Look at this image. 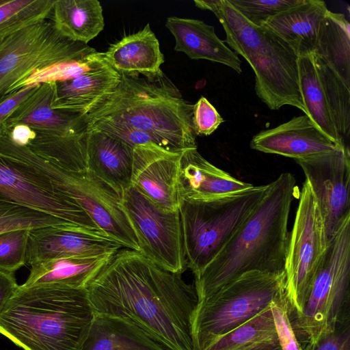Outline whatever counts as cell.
<instances>
[{
	"instance_id": "6da1fadb",
	"label": "cell",
	"mask_w": 350,
	"mask_h": 350,
	"mask_svg": "<svg viewBox=\"0 0 350 350\" xmlns=\"http://www.w3.org/2000/svg\"><path fill=\"white\" fill-rule=\"evenodd\" d=\"M94 314L127 321L167 350H193L194 285L122 248L86 287Z\"/></svg>"
},
{
	"instance_id": "7a4b0ae2",
	"label": "cell",
	"mask_w": 350,
	"mask_h": 350,
	"mask_svg": "<svg viewBox=\"0 0 350 350\" xmlns=\"http://www.w3.org/2000/svg\"><path fill=\"white\" fill-rule=\"evenodd\" d=\"M297 187L294 176L282 173L215 258L195 276L198 302L249 271L285 272L288 222Z\"/></svg>"
},
{
	"instance_id": "3957f363",
	"label": "cell",
	"mask_w": 350,
	"mask_h": 350,
	"mask_svg": "<svg viewBox=\"0 0 350 350\" xmlns=\"http://www.w3.org/2000/svg\"><path fill=\"white\" fill-rule=\"evenodd\" d=\"M94 317L86 288L22 284L0 312V334L23 350H81Z\"/></svg>"
},
{
	"instance_id": "277c9868",
	"label": "cell",
	"mask_w": 350,
	"mask_h": 350,
	"mask_svg": "<svg viewBox=\"0 0 350 350\" xmlns=\"http://www.w3.org/2000/svg\"><path fill=\"white\" fill-rule=\"evenodd\" d=\"M193 105L187 102L165 75L155 79L121 75L113 92L85 116L86 122H121L148 133L170 151L197 148Z\"/></svg>"
},
{
	"instance_id": "5b68a950",
	"label": "cell",
	"mask_w": 350,
	"mask_h": 350,
	"mask_svg": "<svg viewBox=\"0 0 350 350\" xmlns=\"http://www.w3.org/2000/svg\"><path fill=\"white\" fill-rule=\"evenodd\" d=\"M195 5L209 10L226 33L224 42L241 55L255 75L258 97L271 110L291 105L306 115L299 87V57L275 33L248 22L227 0H194Z\"/></svg>"
},
{
	"instance_id": "8992f818",
	"label": "cell",
	"mask_w": 350,
	"mask_h": 350,
	"mask_svg": "<svg viewBox=\"0 0 350 350\" xmlns=\"http://www.w3.org/2000/svg\"><path fill=\"white\" fill-rule=\"evenodd\" d=\"M269 184L213 199H180L184 252L194 276L215 258L265 196Z\"/></svg>"
},
{
	"instance_id": "52a82bcc",
	"label": "cell",
	"mask_w": 350,
	"mask_h": 350,
	"mask_svg": "<svg viewBox=\"0 0 350 350\" xmlns=\"http://www.w3.org/2000/svg\"><path fill=\"white\" fill-rule=\"evenodd\" d=\"M349 282L350 216L327 243L301 312L289 317L303 350H314L338 328L349 300Z\"/></svg>"
},
{
	"instance_id": "ba28073f",
	"label": "cell",
	"mask_w": 350,
	"mask_h": 350,
	"mask_svg": "<svg viewBox=\"0 0 350 350\" xmlns=\"http://www.w3.org/2000/svg\"><path fill=\"white\" fill-rule=\"evenodd\" d=\"M286 298V274L246 272L198 303L192 323L193 350H204L252 319L273 301Z\"/></svg>"
},
{
	"instance_id": "9c48e42d",
	"label": "cell",
	"mask_w": 350,
	"mask_h": 350,
	"mask_svg": "<svg viewBox=\"0 0 350 350\" xmlns=\"http://www.w3.org/2000/svg\"><path fill=\"white\" fill-rule=\"evenodd\" d=\"M95 51L65 37L48 19L26 26L0 44V96L18 90L38 71Z\"/></svg>"
},
{
	"instance_id": "30bf717a",
	"label": "cell",
	"mask_w": 350,
	"mask_h": 350,
	"mask_svg": "<svg viewBox=\"0 0 350 350\" xmlns=\"http://www.w3.org/2000/svg\"><path fill=\"white\" fill-rule=\"evenodd\" d=\"M327 247L323 220L305 180L286 254V299L289 317L301 312Z\"/></svg>"
},
{
	"instance_id": "8fae6325",
	"label": "cell",
	"mask_w": 350,
	"mask_h": 350,
	"mask_svg": "<svg viewBox=\"0 0 350 350\" xmlns=\"http://www.w3.org/2000/svg\"><path fill=\"white\" fill-rule=\"evenodd\" d=\"M121 204L139 252L161 268L182 274L187 267L179 211L160 209L131 185L122 194Z\"/></svg>"
},
{
	"instance_id": "7c38bea8",
	"label": "cell",
	"mask_w": 350,
	"mask_h": 350,
	"mask_svg": "<svg viewBox=\"0 0 350 350\" xmlns=\"http://www.w3.org/2000/svg\"><path fill=\"white\" fill-rule=\"evenodd\" d=\"M46 176L60 193L75 202L100 230L124 248L139 252L135 233L121 204V196L89 170L71 172L55 165Z\"/></svg>"
},
{
	"instance_id": "4fadbf2b",
	"label": "cell",
	"mask_w": 350,
	"mask_h": 350,
	"mask_svg": "<svg viewBox=\"0 0 350 350\" xmlns=\"http://www.w3.org/2000/svg\"><path fill=\"white\" fill-rule=\"evenodd\" d=\"M0 200L30 207L72 225L103 232L75 202L59 192L49 179L29 164L2 153Z\"/></svg>"
},
{
	"instance_id": "5bb4252c",
	"label": "cell",
	"mask_w": 350,
	"mask_h": 350,
	"mask_svg": "<svg viewBox=\"0 0 350 350\" xmlns=\"http://www.w3.org/2000/svg\"><path fill=\"white\" fill-rule=\"evenodd\" d=\"M319 208L328 243L350 216V153L346 144L295 160Z\"/></svg>"
},
{
	"instance_id": "9a60e30c",
	"label": "cell",
	"mask_w": 350,
	"mask_h": 350,
	"mask_svg": "<svg viewBox=\"0 0 350 350\" xmlns=\"http://www.w3.org/2000/svg\"><path fill=\"white\" fill-rule=\"evenodd\" d=\"M181 154L152 142L133 148L131 185L166 212L178 210Z\"/></svg>"
},
{
	"instance_id": "2e32d148",
	"label": "cell",
	"mask_w": 350,
	"mask_h": 350,
	"mask_svg": "<svg viewBox=\"0 0 350 350\" xmlns=\"http://www.w3.org/2000/svg\"><path fill=\"white\" fill-rule=\"evenodd\" d=\"M124 248L105 233L72 225L49 226L29 230L26 264L70 257L99 256Z\"/></svg>"
},
{
	"instance_id": "e0dca14e",
	"label": "cell",
	"mask_w": 350,
	"mask_h": 350,
	"mask_svg": "<svg viewBox=\"0 0 350 350\" xmlns=\"http://www.w3.org/2000/svg\"><path fill=\"white\" fill-rule=\"evenodd\" d=\"M338 145L342 144L332 140L306 115L261 131L250 142L254 150L295 160L330 151Z\"/></svg>"
},
{
	"instance_id": "ac0fdd59",
	"label": "cell",
	"mask_w": 350,
	"mask_h": 350,
	"mask_svg": "<svg viewBox=\"0 0 350 350\" xmlns=\"http://www.w3.org/2000/svg\"><path fill=\"white\" fill-rule=\"evenodd\" d=\"M55 91V82L40 84L4 124L11 126L23 124L37 131L64 137L86 138L88 129L85 116L53 108Z\"/></svg>"
},
{
	"instance_id": "d6986e66",
	"label": "cell",
	"mask_w": 350,
	"mask_h": 350,
	"mask_svg": "<svg viewBox=\"0 0 350 350\" xmlns=\"http://www.w3.org/2000/svg\"><path fill=\"white\" fill-rule=\"evenodd\" d=\"M120 79L121 75L104 59L76 77L55 82L52 107L86 116L113 92Z\"/></svg>"
},
{
	"instance_id": "ffe728a7",
	"label": "cell",
	"mask_w": 350,
	"mask_h": 350,
	"mask_svg": "<svg viewBox=\"0 0 350 350\" xmlns=\"http://www.w3.org/2000/svg\"><path fill=\"white\" fill-rule=\"evenodd\" d=\"M252 186L211 164L197 148L182 152L179 174L180 199L208 200Z\"/></svg>"
},
{
	"instance_id": "44dd1931",
	"label": "cell",
	"mask_w": 350,
	"mask_h": 350,
	"mask_svg": "<svg viewBox=\"0 0 350 350\" xmlns=\"http://www.w3.org/2000/svg\"><path fill=\"white\" fill-rule=\"evenodd\" d=\"M103 57L120 75H142L148 79H158L164 75L161 69L164 56L149 23L136 33L111 44L103 52Z\"/></svg>"
},
{
	"instance_id": "7402d4cb",
	"label": "cell",
	"mask_w": 350,
	"mask_h": 350,
	"mask_svg": "<svg viewBox=\"0 0 350 350\" xmlns=\"http://www.w3.org/2000/svg\"><path fill=\"white\" fill-rule=\"evenodd\" d=\"M165 26L175 38L174 50L191 59H206L227 66L239 74L241 61L216 35L213 26L192 18L169 16Z\"/></svg>"
},
{
	"instance_id": "603a6c76",
	"label": "cell",
	"mask_w": 350,
	"mask_h": 350,
	"mask_svg": "<svg viewBox=\"0 0 350 350\" xmlns=\"http://www.w3.org/2000/svg\"><path fill=\"white\" fill-rule=\"evenodd\" d=\"M133 147L97 130L88 131L87 167L120 196L131 185Z\"/></svg>"
},
{
	"instance_id": "cb8c5ba5",
	"label": "cell",
	"mask_w": 350,
	"mask_h": 350,
	"mask_svg": "<svg viewBox=\"0 0 350 350\" xmlns=\"http://www.w3.org/2000/svg\"><path fill=\"white\" fill-rule=\"evenodd\" d=\"M328 12L321 0H303L269 19L264 27L286 42L298 57L312 55L321 21Z\"/></svg>"
},
{
	"instance_id": "d4e9b609",
	"label": "cell",
	"mask_w": 350,
	"mask_h": 350,
	"mask_svg": "<svg viewBox=\"0 0 350 350\" xmlns=\"http://www.w3.org/2000/svg\"><path fill=\"white\" fill-rule=\"evenodd\" d=\"M116 254V253H115ZM115 254L53 259L31 266L25 286L56 285L86 288Z\"/></svg>"
},
{
	"instance_id": "484cf974",
	"label": "cell",
	"mask_w": 350,
	"mask_h": 350,
	"mask_svg": "<svg viewBox=\"0 0 350 350\" xmlns=\"http://www.w3.org/2000/svg\"><path fill=\"white\" fill-rule=\"evenodd\" d=\"M81 350H167L124 319L94 314Z\"/></svg>"
},
{
	"instance_id": "4316f807",
	"label": "cell",
	"mask_w": 350,
	"mask_h": 350,
	"mask_svg": "<svg viewBox=\"0 0 350 350\" xmlns=\"http://www.w3.org/2000/svg\"><path fill=\"white\" fill-rule=\"evenodd\" d=\"M49 18L63 36L85 44L105 27L103 8L97 0H55Z\"/></svg>"
},
{
	"instance_id": "83f0119b",
	"label": "cell",
	"mask_w": 350,
	"mask_h": 350,
	"mask_svg": "<svg viewBox=\"0 0 350 350\" xmlns=\"http://www.w3.org/2000/svg\"><path fill=\"white\" fill-rule=\"evenodd\" d=\"M312 54L350 88V25L343 14L328 10L321 23Z\"/></svg>"
},
{
	"instance_id": "f1b7e54d",
	"label": "cell",
	"mask_w": 350,
	"mask_h": 350,
	"mask_svg": "<svg viewBox=\"0 0 350 350\" xmlns=\"http://www.w3.org/2000/svg\"><path fill=\"white\" fill-rule=\"evenodd\" d=\"M280 349L270 304L258 314L223 335L204 350Z\"/></svg>"
},
{
	"instance_id": "f546056e",
	"label": "cell",
	"mask_w": 350,
	"mask_h": 350,
	"mask_svg": "<svg viewBox=\"0 0 350 350\" xmlns=\"http://www.w3.org/2000/svg\"><path fill=\"white\" fill-rule=\"evenodd\" d=\"M34 131V136L25 146L35 154L66 170L81 172L88 170V137H70Z\"/></svg>"
},
{
	"instance_id": "4dcf8cb0",
	"label": "cell",
	"mask_w": 350,
	"mask_h": 350,
	"mask_svg": "<svg viewBox=\"0 0 350 350\" xmlns=\"http://www.w3.org/2000/svg\"><path fill=\"white\" fill-rule=\"evenodd\" d=\"M298 68L299 87L306 116L334 142L345 144L338 136L332 119L312 54L299 57Z\"/></svg>"
},
{
	"instance_id": "1f68e13d",
	"label": "cell",
	"mask_w": 350,
	"mask_h": 350,
	"mask_svg": "<svg viewBox=\"0 0 350 350\" xmlns=\"http://www.w3.org/2000/svg\"><path fill=\"white\" fill-rule=\"evenodd\" d=\"M313 57L332 119L345 142L350 131V88L322 61Z\"/></svg>"
},
{
	"instance_id": "d6a6232c",
	"label": "cell",
	"mask_w": 350,
	"mask_h": 350,
	"mask_svg": "<svg viewBox=\"0 0 350 350\" xmlns=\"http://www.w3.org/2000/svg\"><path fill=\"white\" fill-rule=\"evenodd\" d=\"M55 0H0V44L26 26L50 17Z\"/></svg>"
},
{
	"instance_id": "836d02e7",
	"label": "cell",
	"mask_w": 350,
	"mask_h": 350,
	"mask_svg": "<svg viewBox=\"0 0 350 350\" xmlns=\"http://www.w3.org/2000/svg\"><path fill=\"white\" fill-rule=\"evenodd\" d=\"M72 225L46 213L21 204L0 200V234L18 229ZM75 226V225H72Z\"/></svg>"
},
{
	"instance_id": "e575fe53",
	"label": "cell",
	"mask_w": 350,
	"mask_h": 350,
	"mask_svg": "<svg viewBox=\"0 0 350 350\" xmlns=\"http://www.w3.org/2000/svg\"><path fill=\"white\" fill-rule=\"evenodd\" d=\"M104 59L103 52L95 51L81 58L57 64L38 71L25 80L20 88L29 85L61 81L76 77L95 67Z\"/></svg>"
},
{
	"instance_id": "d590c367",
	"label": "cell",
	"mask_w": 350,
	"mask_h": 350,
	"mask_svg": "<svg viewBox=\"0 0 350 350\" xmlns=\"http://www.w3.org/2000/svg\"><path fill=\"white\" fill-rule=\"evenodd\" d=\"M29 229L0 234V271L14 273L26 264Z\"/></svg>"
},
{
	"instance_id": "8d00e7d4",
	"label": "cell",
	"mask_w": 350,
	"mask_h": 350,
	"mask_svg": "<svg viewBox=\"0 0 350 350\" xmlns=\"http://www.w3.org/2000/svg\"><path fill=\"white\" fill-rule=\"evenodd\" d=\"M248 22L262 27L280 12L300 3L303 0H227Z\"/></svg>"
},
{
	"instance_id": "74e56055",
	"label": "cell",
	"mask_w": 350,
	"mask_h": 350,
	"mask_svg": "<svg viewBox=\"0 0 350 350\" xmlns=\"http://www.w3.org/2000/svg\"><path fill=\"white\" fill-rule=\"evenodd\" d=\"M280 350H303L291 325L286 299L270 304Z\"/></svg>"
},
{
	"instance_id": "f35d334b",
	"label": "cell",
	"mask_w": 350,
	"mask_h": 350,
	"mask_svg": "<svg viewBox=\"0 0 350 350\" xmlns=\"http://www.w3.org/2000/svg\"><path fill=\"white\" fill-rule=\"evenodd\" d=\"M215 107L204 96L193 105V126L196 135H209L224 122Z\"/></svg>"
},
{
	"instance_id": "ab89813d",
	"label": "cell",
	"mask_w": 350,
	"mask_h": 350,
	"mask_svg": "<svg viewBox=\"0 0 350 350\" xmlns=\"http://www.w3.org/2000/svg\"><path fill=\"white\" fill-rule=\"evenodd\" d=\"M40 85H26L0 98V127L6 122L16 109L39 88Z\"/></svg>"
},
{
	"instance_id": "60d3db41",
	"label": "cell",
	"mask_w": 350,
	"mask_h": 350,
	"mask_svg": "<svg viewBox=\"0 0 350 350\" xmlns=\"http://www.w3.org/2000/svg\"><path fill=\"white\" fill-rule=\"evenodd\" d=\"M314 350H350V332L349 325L342 329L338 328L322 338Z\"/></svg>"
},
{
	"instance_id": "b9f144b4",
	"label": "cell",
	"mask_w": 350,
	"mask_h": 350,
	"mask_svg": "<svg viewBox=\"0 0 350 350\" xmlns=\"http://www.w3.org/2000/svg\"><path fill=\"white\" fill-rule=\"evenodd\" d=\"M18 286L12 273L0 271V312Z\"/></svg>"
},
{
	"instance_id": "7bdbcfd3",
	"label": "cell",
	"mask_w": 350,
	"mask_h": 350,
	"mask_svg": "<svg viewBox=\"0 0 350 350\" xmlns=\"http://www.w3.org/2000/svg\"><path fill=\"white\" fill-rule=\"evenodd\" d=\"M276 350H280V349H276Z\"/></svg>"
}]
</instances>
